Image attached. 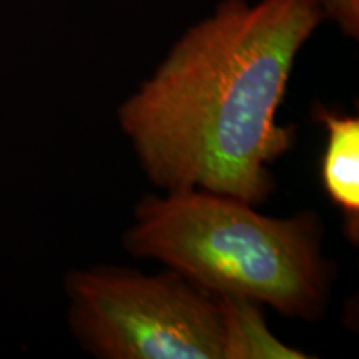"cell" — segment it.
Returning <instances> with one entry per match:
<instances>
[{"instance_id":"cell-5","label":"cell","mask_w":359,"mask_h":359,"mask_svg":"<svg viewBox=\"0 0 359 359\" xmlns=\"http://www.w3.org/2000/svg\"><path fill=\"white\" fill-rule=\"evenodd\" d=\"M224 318V359H303L299 349L281 343L268 330L262 304L218 296Z\"/></svg>"},{"instance_id":"cell-4","label":"cell","mask_w":359,"mask_h":359,"mask_svg":"<svg viewBox=\"0 0 359 359\" xmlns=\"http://www.w3.org/2000/svg\"><path fill=\"white\" fill-rule=\"evenodd\" d=\"M314 118L326 130L321 156V183L325 193L343 213L349 243L359 240V118L323 105L313 110Z\"/></svg>"},{"instance_id":"cell-6","label":"cell","mask_w":359,"mask_h":359,"mask_svg":"<svg viewBox=\"0 0 359 359\" xmlns=\"http://www.w3.org/2000/svg\"><path fill=\"white\" fill-rule=\"evenodd\" d=\"M325 19L333 20L349 39L359 34V0H320Z\"/></svg>"},{"instance_id":"cell-1","label":"cell","mask_w":359,"mask_h":359,"mask_svg":"<svg viewBox=\"0 0 359 359\" xmlns=\"http://www.w3.org/2000/svg\"><path fill=\"white\" fill-rule=\"evenodd\" d=\"M325 20L320 0H224L180 37L118 109V125L155 187L257 206L269 167L293 148L281 125L296 57Z\"/></svg>"},{"instance_id":"cell-2","label":"cell","mask_w":359,"mask_h":359,"mask_svg":"<svg viewBox=\"0 0 359 359\" xmlns=\"http://www.w3.org/2000/svg\"><path fill=\"white\" fill-rule=\"evenodd\" d=\"M321 240L313 212L275 218L233 196L182 190L148 195L135 206L123 248L163 263L215 296L316 321L326 313L334 276Z\"/></svg>"},{"instance_id":"cell-3","label":"cell","mask_w":359,"mask_h":359,"mask_svg":"<svg viewBox=\"0 0 359 359\" xmlns=\"http://www.w3.org/2000/svg\"><path fill=\"white\" fill-rule=\"evenodd\" d=\"M70 327L100 359H224L218 296L175 269L95 266L65 280Z\"/></svg>"}]
</instances>
